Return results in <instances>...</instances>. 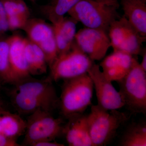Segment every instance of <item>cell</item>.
<instances>
[{"mask_svg":"<svg viewBox=\"0 0 146 146\" xmlns=\"http://www.w3.org/2000/svg\"><path fill=\"white\" fill-rule=\"evenodd\" d=\"M108 35L113 51L133 56L141 54L143 43L146 39L123 16L111 24Z\"/></svg>","mask_w":146,"mask_h":146,"instance_id":"52a82bcc","label":"cell"},{"mask_svg":"<svg viewBox=\"0 0 146 146\" xmlns=\"http://www.w3.org/2000/svg\"><path fill=\"white\" fill-rule=\"evenodd\" d=\"M2 85H1V84H0V90H1V89H2Z\"/></svg>","mask_w":146,"mask_h":146,"instance_id":"4dcf8cb0","label":"cell"},{"mask_svg":"<svg viewBox=\"0 0 146 146\" xmlns=\"http://www.w3.org/2000/svg\"><path fill=\"white\" fill-rule=\"evenodd\" d=\"M53 82L49 76L38 79L31 76L14 82L13 89L35 97L55 110L58 108L59 98Z\"/></svg>","mask_w":146,"mask_h":146,"instance_id":"8fae6325","label":"cell"},{"mask_svg":"<svg viewBox=\"0 0 146 146\" xmlns=\"http://www.w3.org/2000/svg\"><path fill=\"white\" fill-rule=\"evenodd\" d=\"M78 23L74 18L69 16L64 17L60 22L52 25L58 56L68 52L70 49L75 41Z\"/></svg>","mask_w":146,"mask_h":146,"instance_id":"9a60e30c","label":"cell"},{"mask_svg":"<svg viewBox=\"0 0 146 146\" xmlns=\"http://www.w3.org/2000/svg\"><path fill=\"white\" fill-rule=\"evenodd\" d=\"M11 101L13 108L21 115H30L39 110L52 112L54 110L35 97L12 90L10 93Z\"/></svg>","mask_w":146,"mask_h":146,"instance_id":"e0dca14e","label":"cell"},{"mask_svg":"<svg viewBox=\"0 0 146 146\" xmlns=\"http://www.w3.org/2000/svg\"><path fill=\"white\" fill-rule=\"evenodd\" d=\"M94 63L74 41L68 52L56 58L50 68L49 77L53 82L74 78L87 73Z\"/></svg>","mask_w":146,"mask_h":146,"instance_id":"8992f818","label":"cell"},{"mask_svg":"<svg viewBox=\"0 0 146 146\" xmlns=\"http://www.w3.org/2000/svg\"><path fill=\"white\" fill-rule=\"evenodd\" d=\"M128 119L124 112L108 110L98 104L92 105L87 115L89 133L93 146H106L115 136L121 125Z\"/></svg>","mask_w":146,"mask_h":146,"instance_id":"7a4b0ae2","label":"cell"},{"mask_svg":"<svg viewBox=\"0 0 146 146\" xmlns=\"http://www.w3.org/2000/svg\"><path fill=\"white\" fill-rule=\"evenodd\" d=\"M29 16L23 14L7 16L9 30L23 29L29 18Z\"/></svg>","mask_w":146,"mask_h":146,"instance_id":"cb8c5ba5","label":"cell"},{"mask_svg":"<svg viewBox=\"0 0 146 146\" xmlns=\"http://www.w3.org/2000/svg\"><path fill=\"white\" fill-rule=\"evenodd\" d=\"M137 59L134 56L119 51L105 58L100 63L105 76L111 82H117L129 72Z\"/></svg>","mask_w":146,"mask_h":146,"instance_id":"7c38bea8","label":"cell"},{"mask_svg":"<svg viewBox=\"0 0 146 146\" xmlns=\"http://www.w3.org/2000/svg\"><path fill=\"white\" fill-rule=\"evenodd\" d=\"M63 120L54 118L52 112L39 110L29 115L22 145L33 146L38 142L55 141L64 133Z\"/></svg>","mask_w":146,"mask_h":146,"instance_id":"5b68a950","label":"cell"},{"mask_svg":"<svg viewBox=\"0 0 146 146\" xmlns=\"http://www.w3.org/2000/svg\"><path fill=\"white\" fill-rule=\"evenodd\" d=\"M32 1H34V0H32Z\"/></svg>","mask_w":146,"mask_h":146,"instance_id":"d6a6232c","label":"cell"},{"mask_svg":"<svg viewBox=\"0 0 146 146\" xmlns=\"http://www.w3.org/2000/svg\"><path fill=\"white\" fill-rule=\"evenodd\" d=\"M75 42L94 61L103 59L111 47L107 33L97 29L87 27L80 29L76 33Z\"/></svg>","mask_w":146,"mask_h":146,"instance_id":"30bf717a","label":"cell"},{"mask_svg":"<svg viewBox=\"0 0 146 146\" xmlns=\"http://www.w3.org/2000/svg\"><path fill=\"white\" fill-rule=\"evenodd\" d=\"M25 51L30 74L36 76L46 74L48 65L41 48L28 38H25Z\"/></svg>","mask_w":146,"mask_h":146,"instance_id":"d6986e66","label":"cell"},{"mask_svg":"<svg viewBox=\"0 0 146 146\" xmlns=\"http://www.w3.org/2000/svg\"><path fill=\"white\" fill-rule=\"evenodd\" d=\"M23 30L27 33L28 38L41 48L50 68L58 56L52 25L42 19L29 18Z\"/></svg>","mask_w":146,"mask_h":146,"instance_id":"ba28073f","label":"cell"},{"mask_svg":"<svg viewBox=\"0 0 146 146\" xmlns=\"http://www.w3.org/2000/svg\"><path fill=\"white\" fill-rule=\"evenodd\" d=\"M64 126V133L69 146H93L89 133L87 115L70 118Z\"/></svg>","mask_w":146,"mask_h":146,"instance_id":"5bb4252c","label":"cell"},{"mask_svg":"<svg viewBox=\"0 0 146 146\" xmlns=\"http://www.w3.org/2000/svg\"><path fill=\"white\" fill-rule=\"evenodd\" d=\"M9 62L14 82L31 76L27 63L25 47V38L13 35L9 36Z\"/></svg>","mask_w":146,"mask_h":146,"instance_id":"4fadbf2b","label":"cell"},{"mask_svg":"<svg viewBox=\"0 0 146 146\" xmlns=\"http://www.w3.org/2000/svg\"><path fill=\"white\" fill-rule=\"evenodd\" d=\"M80 0H50L42 11L52 25L58 23Z\"/></svg>","mask_w":146,"mask_h":146,"instance_id":"ffe728a7","label":"cell"},{"mask_svg":"<svg viewBox=\"0 0 146 146\" xmlns=\"http://www.w3.org/2000/svg\"><path fill=\"white\" fill-rule=\"evenodd\" d=\"M87 74L91 78L96 90L98 105L108 110H118L124 106L119 91L104 75L99 65L94 63Z\"/></svg>","mask_w":146,"mask_h":146,"instance_id":"9c48e42d","label":"cell"},{"mask_svg":"<svg viewBox=\"0 0 146 146\" xmlns=\"http://www.w3.org/2000/svg\"><path fill=\"white\" fill-rule=\"evenodd\" d=\"M124 106L133 114L146 112V72L138 60L123 78L117 82Z\"/></svg>","mask_w":146,"mask_h":146,"instance_id":"277c9868","label":"cell"},{"mask_svg":"<svg viewBox=\"0 0 146 146\" xmlns=\"http://www.w3.org/2000/svg\"><path fill=\"white\" fill-rule=\"evenodd\" d=\"M118 9L95 0H80L68 14L85 27L108 33L111 24L120 17Z\"/></svg>","mask_w":146,"mask_h":146,"instance_id":"3957f363","label":"cell"},{"mask_svg":"<svg viewBox=\"0 0 146 146\" xmlns=\"http://www.w3.org/2000/svg\"><path fill=\"white\" fill-rule=\"evenodd\" d=\"M122 146H146L145 122L135 123L127 129L119 144Z\"/></svg>","mask_w":146,"mask_h":146,"instance_id":"7402d4cb","label":"cell"},{"mask_svg":"<svg viewBox=\"0 0 146 146\" xmlns=\"http://www.w3.org/2000/svg\"><path fill=\"white\" fill-rule=\"evenodd\" d=\"M7 16L23 14L30 16L29 9L23 0H1Z\"/></svg>","mask_w":146,"mask_h":146,"instance_id":"603a6c76","label":"cell"},{"mask_svg":"<svg viewBox=\"0 0 146 146\" xmlns=\"http://www.w3.org/2000/svg\"><path fill=\"white\" fill-rule=\"evenodd\" d=\"M9 31L7 17L1 1L0 0V36H4Z\"/></svg>","mask_w":146,"mask_h":146,"instance_id":"d4e9b609","label":"cell"},{"mask_svg":"<svg viewBox=\"0 0 146 146\" xmlns=\"http://www.w3.org/2000/svg\"><path fill=\"white\" fill-rule=\"evenodd\" d=\"M64 144L59 143L55 141H46L36 143L33 146H63Z\"/></svg>","mask_w":146,"mask_h":146,"instance_id":"4316f807","label":"cell"},{"mask_svg":"<svg viewBox=\"0 0 146 146\" xmlns=\"http://www.w3.org/2000/svg\"><path fill=\"white\" fill-rule=\"evenodd\" d=\"M141 1H143L144 2L146 3V0H141Z\"/></svg>","mask_w":146,"mask_h":146,"instance_id":"1f68e13d","label":"cell"},{"mask_svg":"<svg viewBox=\"0 0 146 146\" xmlns=\"http://www.w3.org/2000/svg\"><path fill=\"white\" fill-rule=\"evenodd\" d=\"M9 37L0 36V84L13 85L14 82L9 62Z\"/></svg>","mask_w":146,"mask_h":146,"instance_id":"44dd1931","label":"cell"},{"mask_svg":"<svg viewBox=\"0 0 146 146\" xmlns=\"http://www.w3.org/2000/svg\"><path fill=\"white\" fill-rule=\"evenodd\" d=\"M142 56H143V59L141 63H140V66L141 68L144 70L145 72H146V49L142 51Z\"/></svg>","mask_w":146,"mask_h":146,"instance_id":"f1b7e54d","label":"cell"},{"mask_svg":"<svg viewBox=\"0 0 146 146\" xmlns=\"http://www.w3.org/2000/svg\"><path fill=\"white\" fill-rule=\"evenodd\" d=\"M123 16L142 36L146 37V3L141 0H121Z\"/></svg>","mask_w":146,"mask_h":146,"instance_id":"2e32d148","label":"cell"},{"mask_svg":"<svg viewBox=\"0 0 146 146\" xmlns=\"http://www.w3.org/2000/svg\"><path fill=\"white\" fill-rule=\"evenodd\" d=\"M26 127V121L18 113L5 109L0 112V134L17 140L24 135Z\"/></svg>","mask_w":146,"mask_h":146,"instance_id":"ac0fdd59","label":"cell"},{"mask_svg":"<svg viewBox=\"0 0 146 146\" xmlns=\"http://www.w3.org/2000/svg\"><path fill=\"white\" fill-rule=\"evenodd\" d=\"M5 105L4 102L3 101L2 99L0 98V112L3 110H4L6 109Z\"/></svg>","mask_w":146,"mask_h":146,"instance_id":"f546056e","label":"cell"},{"mask_svg":"<svg viewBox=\"0 0 146 146\" xmlns=\"http://www.w3.org/2000/svg\"><path fill=\"white\" fill-rule=\"evenodd\" d=\"M17 140L12 139L0 134V146H20Z\"/></svg>","mask_w":146,"mask_h":146,"instance_id":"484cf974","label":"cell"},{"mask_svg":"<svg viewBox=\"0 0 146 146\" xmlns=\"http://www.w3.org/2000/svg\"><path fill=\"white\" fill-rule=\"evenodd\" d=\"M94 86L87 73L64 80L58 108L65 119L83 114L91 104Z\"/></svg>","mask_w":146,"mask_h":146,"instance_id":"6da1fadb","label":"cell"},{"mask_svg":"<svg viewBox=\"0 0 146 146\" xmlns=\"http://www.w3.org/2000/svg\"><path fill=\"white\" fill-rule=\"evenodd\" d=\"M100 2L103 3L108 5L115 7L119 8V4L118 0H95Z\"/></svg>","mask_w":146,"mask_h":146,"instance_id":"83f0119b","label":"cell"}]
</instances>
